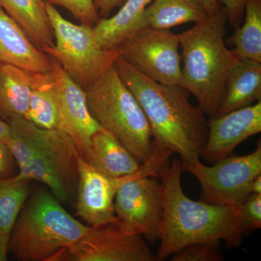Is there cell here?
<instances>
[{"instance_id":"obj_28","label":"cell","mask_w":261,"mask_h":261,"mask_svg":"<svg viewBox=\"0 0 261 261\" xmlns=\"http://www.w3.org/2000/svg\"><path fill=\"white\" fill-rule=\"evenodd\" d=\"M17 163L8 146L0 142V182L16 174Z\"/></svg>"},{"instance_id":"obj_1","label":"cell","mask_w":261,"mask_h":261,"mask_svg":"<svg viewBox=\"0 0 261 261\" xmlns=\"http://www.w3.org/2000/svg\"><path fill=\"white\" fill-rule=\"evenodd\" d=\"M115 65L147 117L153 145L179 154L182 163L200 161L208 134V119L199 106L190 102L186 89L160 84L119 56Z\"/></svg>"},{"instance_id":"obj_23","label":"cell","mask_w":261,"mask_h":261,"mask_svg":"<svg viewBox=\"0 0 261 261\" xmlns=\"http://www.w3.org/2000/svg\"><path fill=\"white\" fill-rule=\"evenodd\" d=\"M245 13L243 27L228 42L239 58L261 63V0H247Z\"/></svg>"},{"instance_id":"obj_16","label":"cell","mask_w":261,"mask_h":261,"mask_svg":"<svg viewBox=\"0 0 261 261\" xmlns=\"http://www.w3.org/2000/svg\"><path fill=\"white\" fill-rule=\"evenodd\" d=\"M259 101H261V63L239 58L228 75L216 116Z\"/></svg>"},{"instance_id":"obj_15","label":"cell","mask_w":261,"mask_h":261,"mask_svg":"<svg viewBox=\"0 0 261 261\" xmlns=\"http://www.w3.org/2000/svg\"><path fill=\"white\" fill-rule=\"evenodd\" d=\"M0 63L32 73L51 71V58L38 48L23 29L0 8Z\"/></svg>"},{"instance_id":"obj_34","label":"cell","mask_w":261,"mask_h":261,"mask_svg":"<svg viewBox=\"0 0 261 261\" xmlns=\"http://www.w3.org/2000/svg\"><path fill=\"white\" fill-rule=\"evenodd\" d=\"M260 194L261 195V174L254 178L250 185V194Z\"/></svg>"},{"instance_id":"obj_12","label":"cell","mask_w":261,"mask_h":261,"mask_svg":"<svg viewBox=\"0 0 261 261\" xmlns=\"http://www.w3.org/2000/svg\"><path fill=\"white\" fill-rule=\"evenodd\" d=\"M51 65L59 106L58 128L69 136L81 155L85 158L92 137L103 128L89 112L84 89L53 58Z\"/></svg>"},{"instance_id":"obj_13","label":"cell","mask_w":261,"mask_h":261,"mask_svg":"<svg viewBox=\"0 0 261 261\" xmlns=\"http://www.w3.org/2000/svg\"><path fill=\"white\" fill-rule=\"evenodd\" d=\"M128 176L110 177L97 171L80 155L75 216L89 226L116 222L118 219L115 212V196Z\"/></svg>"},{"instance_id":"obj_6","label":"cell","mask_w":261,"mask_h":261,"mask_svg":"<svg viewBox=\"0 0 261 261\" xmlns=\"http://www.w3.org/2000/svg\"><path fill=\"white\" fill-rule=\"evenodd\" d=\"M89 112L140 163L153 151L152 132L143 110L113 65L84 89Z\"/></svg>"},{"instance_id":"obj_29","label":"cell","mask_w":261,"mask_h":261,"mask_svg":"<svg viewBox=\"0 0 261 261\" xmlns=\"http://www.w3.org/2000/svg\"><path fill=\"white\" fill-rule=\"evenodd\" d=\"M226 12L227 20L233 27L238 28L245 14L247 0H218Z\"/></svg>"},{"instance_id":"obj_8","label":"cell","mask_w":261,"mask_h":261,"mask_svg":"<svg viewBox=\"0 0 261 261\" xmlns=\"http://www.w3.org/2000/svg\"><path fill=\"white\" fill-rule=\"evenodd\" d=\"M45 7L56 44L44 46L42 50L86 89L115 64L116 53L101 47L93 27L71 23L62 16L56 6L45 3Z\"/></svg>"},{"instance_id":"obj_10","label":"cell","mask_w":261,"mask_h":261,"mask_svg":"<svg viewBox=\"0 0 261 261\" xmlns=\"http://www.w3.org/2000/svg\"><path fill=\"white\" fill-rule=\"evenodd\" d=\"M177 34L168 29L142 27L115 49L117 56L165 85L181 86V59Z\"/></svg>"},{"instance_id":"obj_18","label":"cell","mask_w":261,"mask_h":261,"mask_svg":"<svg viewBox=\"0 0 261 261\" xmlns=\"http://www.w3.org/2000/svg\"><path fill=\"white\" fill-rule=\"evenodd\" d=\"M153 0H126L111 18H100L93 27L97 40L103 49L115 50L123 40L145 27L146 8Z\"/></svg>"},{"instance_id":"obj_2","label":"cell","mask_w":261,"mask_h":261,"mask_svg":"<svg viewBox=\"0 0 261 261\" xmlns=\"http://www.w3.org/2000/svg\"><path fill=\"white\" fill-rule=\"evenodd\" d=\"M182 172L181 159H175L166 165L160 176L164 214L158 260L202 242L224 240L227 247H240L244 233L240 207L192 200L182 189Z\"/></svg>"},{"instance_id":"obj_27","label":"cell","mask_w":261,"mask_h":261,"mask_svg":"<svg viewBox=\"0 0 261 261\" xmlns=\"http://www.w3.org/2000/svg\"><path fill=\"white\" fill-rule=\"evenodd\" d=\"M244 236L261 227V195L250 194L240 206Z\"/></svg>"},{"instance_id":"obj_21","label":"cell","mask_w":261,"mask_h":261,"mask_svg":"<svg viewBox=\"0 0 261 261\" xmlns=\"http://www.w3.org/2000/svg\"><path fill=\"white\" fill-rule=\"evenodd\" d=\"M208 17L201 0H153L146 8L143 21L145 27L169 29L201 23Z\"/></svg>"},{"instance_id":"obj_3","label":"cell","mask_w":261,"mask_h":261,"mask_svg":"<svg viewBox=\"0 0 261 261\" xmlns=\"http://www.w3.org/2000/svg\"><path fill=\"white\" fill-rule=\"evenodd\" d=\"M9 123L12 140L8 147L18 168L9 179L42 182L61 203H74L81 155L74 142L60 128H39L25 118Z\"/></svg>"},{"instance_id":"obj_5","label":"cell","mask_w":261,"mask_h":261,"mask_svg":"<svg viewBox=\"0 0 261 261\" xmlns=\"http://www.w3.org/2000/svg\"><path fill=\"white\" fill-rule=\"evenodd\" d=\"M48 190L29 195L10 233L8 252L20 260L55 261L90 226L68 214Z\"/></svg>"},{"instance_id":"obj_32","label":"cell","mask_w":261,"mask_h":261,"mask_svg":"<svg viewBox=\"0 0 261 261\" xmlns=\"http://www.w3.org/2000/svg\"><path fill=\"white\" fill-rule=\"evenodd\" d=\"M209 16H212L219 11L220 4L218 0H201Z\"/></svg>"},{"instance_id":"obj_4","label":"cell","mask_w":261,"mask_h":261,"mask_svg":"<svg viewBox=\"0 0 261 261\" xmlns=\"http://www.w3.org/2000/svg\"><path fill=\"white\" fill-rule=\"evenodd\" d=\"M227 21L226 10L221 8L177 34L181 48V87L196 98L209 118L216 116L228 75L239 59L225 42Z\"/></svg>"},{"instance_id":"obj_14","label":"cell","mask_w":261,"mask_h":261,"mask_svg":"<svg viewBox=\"0 0 261 261\" xmlns=\"http://www.w3.org/2000/svg\"><path fill=\"white\" fill-rule=\"evenodd\" d=\"M260 132L261 101L209 118L208 134L201 157L214 164L233 154L239 145Z\"/></svg>"},{"instance_id":"obj_22","label":"cell","mask_w":261,"mask_h":261,"mask_svg":"<svg viewBox=\"0 0 261 261\" xmlns=\"http://www.w3.org/2000/svg\"><path fill=\"white\" fill-rule=\"evenodd\" d=\"M25 119L39 128H58L59 106L51 72L32 73V92Z\"/></svg>"},{"instance_id":"obj_24","label":"cell","mask_w":261,"mask_h":261,"mask_svg":"<svg viewBox=\"0 0 261 261\" xmlns=\"http://www.w3.org/2000/svg\"><path fill=\"white\" fill-rule=\"evenodd\" d=\"M30 182L9 178L0 182V231L8 238L30 195Z\"/></svg>"},{"instance_id":"obj_25","label":"cell","mask_w":261,"mask_h":261,"mask_svg":"<svg viewBox=\"0 0 261 261\" xmlns=\"http://www.w3.org/2000/svg\"><path fill=\"white\" fill-rule=\"evenodd\" d=\"M221 242H202L187 245L171 255V261H221Z\"/></svg>"},{"instance_id":"obj_19","label":"cell","mask_w":261,"mask_h":261,"mask_svg":"<svg viewBox=\"0 0 261 261\" xmlns=\"http://www.w3.org/2000/svg\"><path fill=\"white\" fill-rule=\"evenodd\" d=\"M0 8L14 19L38 48L55 45L44 0H0Z\"/></svg>"},{"instance_id":"obj_17","label":"cell","mask_w":261,"mask_h":261,"mask_svg":"<svg viewBox=\"0 0 261 261\" xmlns=\"http://www.w3.org/2000/svg\"><path fill=\"white\" fill-rule=\"evenodd\" d=\"M84 159L97 171L113 178L133 174L142 164L118 139L104 128L92 137L88 153Z\"/></svg>"},{"instance_id":"obj_7","label":"cell","mask_w":261,"mask_h":261,"mask_svg":"<svg viewBox=\"0 0 261 261\" xmlns=\"http://www.w3.org/2000/svg\"><path fill=\"white\" fill-rule=\"evenodd\" d=\"M153 147L150 159L121 184L114 200L121 227L126 232L143 237L150 244L160 241L162 235L164 201L159 178L173 154L168 149Z\"/></svg>"},{"instance_id":"obj_9","label":"cell","mask_w":261,"mask_h":261,"mask_svg":"<svg viewBox=\"0 0 261 261\" xmlns=\"http://www.w3.org/2000/svg\"><path fill=\"white\" fill-rule=\"evenodd\" d=\"M182 169L193 175L200 183V200L213 205L239 207L250 195L254 178L261 174L260 141L250 153L231 154L211 166L200 161L182 163Z\"/></svg>"},{"instance_id":"obj_26","label":"cell","mask_w":261,"mask_h":261,"mask_svg":"<svg viewBox=\"0 0 261 261\" xmlns=\"http://www.w3.org/2000/svg\"><path fill=\"white\" fill-rule=\"evenodd\" d=\"M44 2L68 10L84 25L94 27L100 20L94 5V0H44Z\"/></svg>"},{"instance_id":"obj_11","label":"cell","mask_w":261,"mask_h":261,"mask_svg":"<svg viewBox=\"0 0 261 261\" xmlns=\"http://www.w3.org/2000/svg\"><path fill=\"white\" fill-rule=\"evenodd\" d=\"M55 261H158L143 237L125 231L116 222L90 226L79 241Z\"/></svg>"},{"instance_id":"obj_33","label":"cell","mask_w":261,"mask_h":261,"mask_svg":"<svg viewBox=\"0 0 261 261\" xmlns=\"http://www.w3.org/2000/svg\"><path fill=\"white\" fill-rule=\"evenodd\" d=\"M9 238L5 237L0 231V261L8 260Z\"/></svg>"},{"instance_id":"obj_31","label":"cell","mask_w":261,"mask_h":261,"mask_svg":"<svg viewBox=\"0 0 261 261\" xmlns=\"http://www.w3.org/2000/svg\"><path fill=\"white\" fill-rule=\"evenodd\" d=\"M12 140V129L10 123L0 120V142L7 146L9 145Z\"/></svg>"},{"instance_id":"obj_30","label":"cell","mask_w":261,"mask_h":261,"mask_svg":"<svg viewBox=\"0 0 261 261\" xmlns=\"http://www.w3.org/2000/svg\"><path fill=\"white\" fill-rule=\"evenodd\" d=\"M125 0H94V5L100 18H106L111 12L118 6H121Z\"/></svg>"},{"instance_id":"obj_20","label":"cell","mask_w":261,"mask_h":261,"mask_svg":"<svg viewBox=\"0 0 261 261\" xmlns=\"http://www.w3.org/2000/svg\"><path fill=\"white\" fill-rule=\"evenodd\" d=\"M32 73L0 63V116L4 119L25 118L32 92Z\"/></svg>"}]
</instances>
